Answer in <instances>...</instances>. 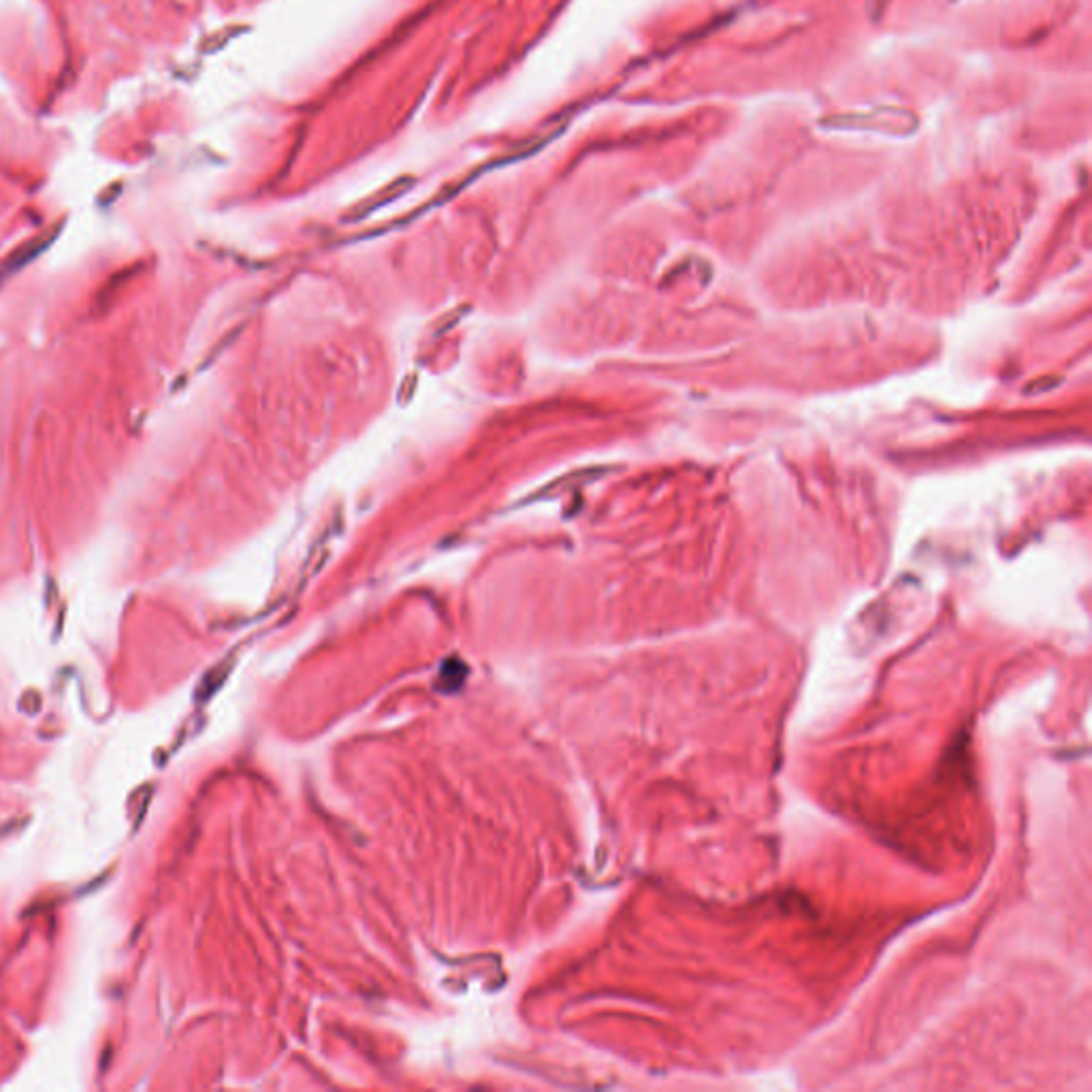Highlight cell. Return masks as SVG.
Listing matches in <instances>:
<instances>
[]
</instances>
